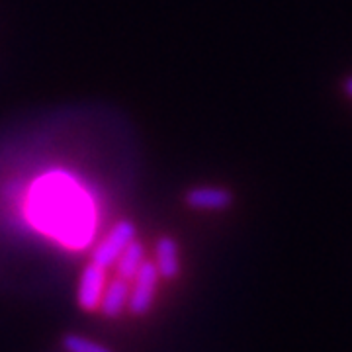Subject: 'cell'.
Here are the masks:
<instances>
[{"label": "cell", "mask_w": 352, "mask_h": 352, "mask_svg": "<svg viewBox=\"0 0 352 352\" xmlns=\"http://www.w3.org/2000/svg\"><path fill=\"white\" fill-rule=\"evenodd\" d=\"M30 210L43 231L67 245H85L92 233V206L75 182L65 176L43 178L34 188Z\"/></svg>", "instance_id": "1"}, {"label": "cell", "mask_w": 352, "mask_h": 352, "mask_svg": "<svg viewBox=\"0 0 352 352\" xmlns=\"http://www.w3.org/2000/svg\"><path fill=\"white\" fill-rule=\"evenodd\" d=\"M133 241H135V227L129 221L118 223L110 231V235L96 247V251L92 254V263L102 268H110Z\"/></svg>", "instance_id": "2"}, {"label": "cell", "mask_w": 352, "mask_h": 352, "mask_svg": "<svg viewBox=\"0 0 352 352\" xmlns=\"http://www.w3.org/2000/svg\"><path fill=\"white\" fill-rule=\"evenodd\" d=\"M157 280H159V270L153 263H143L138 274L133 276V289H129V302L127 307L135 315H143L149 311L157 289Z\"/></svg>", "instance_id": "3"}, {"label": "cell", "mask_w": 352, "mask_h": 352, "mask_svg": "<svg viewBox=\"0 0 352 352\" xmlns=\"http://www.w3.org/2000/svg\"><path fill=\"white\" fill-rule=\"evenodd\" d=\"M106 288V268H102L98 264H88L87 268L80 274V282H78V305L82 309H96L100 307L102 294Z\"/></svg>", "instance_id": "4"}, {"label": "cell", "mask_w": 352, "mask_h": 352, "mask_svg": "<svg viewBox=\"0 0 352 352\" xmlns=\"http://www.w3.org/2000/svg\"><path fill=\"white\" fill-rule=\"evenodd\" d=\"M186 200L192 208H198V210H226L231 204V194L223 188L201 186V188L188 192Z\"/></svg>", "instance_id": "5"}, {"label": "cell", "mask_w": 352, "mask_h": 352, "mask_svg": "<svg viewBox=\"0 0 352 352\" xmlns=\"http://www.w3.org/2000/svg\"><path fill=\"white\" fill-rule=\"evenodd\" d=\"M127 302H129V286H127V280L124 278H118L110 282L108 288H104L100 300V309L104 315L108 317H116L126 309Z\"/></svg>", "instance_id": "6"}, {"label": "cell", "mask_w": 352, "mask_h": 352, "mask_svg": "<svg viewBox=\"0 0 352 352\" xmlns=\"http://www.w3.org/2000/svg\"><path fill=\"white\" fill-rule=\"evenodd\" d=\"M157 270L164 278H175L178 274V249L173 239H161L157 243Z\"/></svg>", "instance_id": "7"}, {"label": "cell", "mask_w": 352, "mask_h": 352, "mask_svg": "<svg viewBox=\"0 0 352 352\" xmlns=\"http://www.w3.org/2000/svg\"><path fill=\"white\" fill-rule=\"evenodd\" d=\"M145 263V252L143 247L139 243H129L126 251L122 252V256L116 261L118 266V276L124 280H133V276L138 274V270L141 268V264Z\"/></svg>", "instance_id": "8"}, {"label": "cell", "mask_w": 352, "mask_h": 352, "mask_svg": "<svg viewBox=\"0 0 352 352\" xmlns=\"http://www.w3.org/2000/svg\"><path fill=\"white\" fill-rule=\"evenodd\" d=\"M65 349H67V352H110L98 342L78 337V335H69L65 339Z\"/></svg>", "instance_id": "9"}, {"label": "cell", "mask_w": 352, "mask_h": 352, "mask_svg": "<svg viewBox=\"0 0 352 352\" xmlns=\"http://www.w3.org/2000/svg\"><path fill=\"white\" fill-rule=\"evenodd\" d=\"M342 94H344L349 100H352V75H349L342 80Z\"/></svg>", "instance_id": "10"}]
</instances>
